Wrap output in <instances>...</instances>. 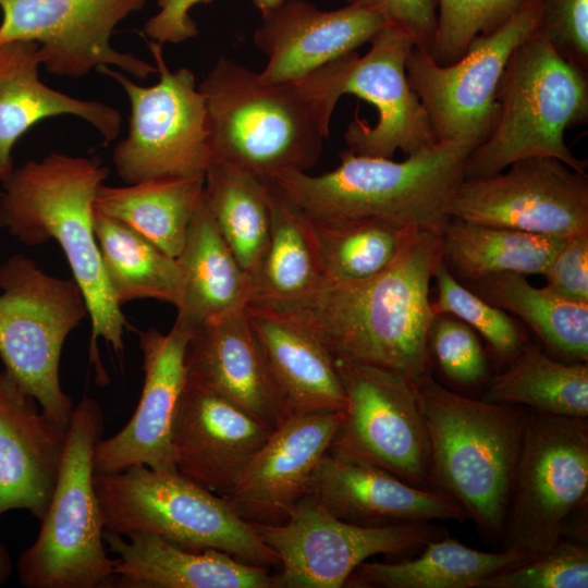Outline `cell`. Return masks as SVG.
Here are the masks:
<instances>
[{
    "instance_id": "obj_32",
    "label": "cell",
    "mask_w": 588,
    "mask_h": 588,
    "mask_svg": "<svg viewBox=\"0 0 588 588\" xmlns=\"http://www.w3.org/2000/svg\"><path fill=\"white\" fill-rule=\"evenodd\" d=\"M567 237L452 218L442 234L443 259L471 281L504 272L543 274Z\"/></svg>"
},
{
    "instance_id": "obj_10",
    "label": "cell",
    "mask_w": 588,
    "mask_h": 588,
    "mask_svg": "<svg viewBox=\"0 0 588 588\" xmlns=\"http://www.w3.org/2000/svg\"><path fill=\"white\" fill-rule=\"evenodd\" d=\"M88 314L75 280L47 274L24 254L0 265V358L4 370L41 409L68 429L74 411L60 385L68 335Z\"/></svg>"
},
{
    "instance_id": "obj_28",
    "label": "cell",
    "mask_w": 588,
    "mask_h": 588,
    "mask_svg": "<svg viewBox=\"0 0 588 588\" xmlns=\"http://www.w3.org/2000/svg\"><path fill=\"white\" fill-rule=\"evenodd\" d=\"M176 259L182 272V296L175 321L192 332L249 304L252 277L219 233L204 196Z\"/></svg>"
},
{
    "instance_id": "obj_22",
    "label": "cell",
    "mask_w": 588,
    "mask_h": 588,
    "mask_svg": "<svg viewBox=\"0 0 588 588\" xmlns=\"http://www.w3.org/2000/svg\"><path fill=\"white\" fill-rule=\"evenodd\" d=\"M307 493L338 518L366 527L467 518L445 493L413 486L365 462L327 452Z\"/></svg>"
},
{
    "instance_id": "obj_44",
    "label": "cell",
    "mask_w": 588,
    "mask_h": 588,
    "mask_svg": "<svg viewBox=\"0 0 588 588\" xmlns=\"http://www.w3.org/2000/svg\"><path fill=\"white\" fill-rule=\"evenodd\" d=\"M377 10L385 24L405 32L414 47L428 51L438 21V0H352Z\"/></svg>"
},
{
    "instance_id": "obj_8",
    "label": "cell",
    "mask_w": 588,
    "mask_h": 588,
    "mask_svg": "<svg viewBox=\"0 0 588 588\" xmlns=\"http://www.w3.org/2000/svg\"><path fill=\"white\" fill-rule=\"evenodd\" d=\"M103 430L100 405L84 397L66 432L58 480L35 542L17 561L27 588H112L117 559L103 542L93 453Z\"/></svg>"
},
{
    "instance_id": "obj_42",
    "label": "cell",
    "mask_w": 588,
    "mask_h": 588,
    "mask_svg": "<svg viewBox=\"0 0 588 588\" xmlns=\"http://www.w3.org/2000/svg\"><path fill=\"white\" fill-rule=\"evenodd\" d=\"M536 30L568 62L588 74V0H537Z\"/></svg>"
},
{
    "instance_id": "obj_41",
    "label": "cell",
    "mask_w": 588,
    "mask_h": 588,
    "mask_svg": "<svg viewBox=\"0 0 588 588\" xmlns=\"http://www.w3.org/2000/svg\"><path fill=\"white\" fill-rule=\"evenodd\" d=\"M429 348L452 381L471 385L488 372L486 354L473 329L462 320L437 314L429 330Z\"/></svg>"
},
{
    "instance_id": "obj_27",
    "label": "cell",
    "mask_w": 588,
    "mask_h": 588,
    "mask_svg": "<svg viewBox=\"0 0 588 588\" xmlns=\"http://www.w3.org/2000/svg\"><path fill=\"white\" fill-rule=\"evenodd\" d=\"M245 309L290 413L344 409L334 356L321 340L284 310L256 304Z\"/></svg>"
},
{
    "instance_id": "obj_1",
    "label": "cell",
    "mask_w": 588,
    "mask_h": 588,
    "mask_svg": "<svg viewBox=\"0 0 588 588\" xmlns=\"http://www.w3.org/2000/svg\"><path fill=\"white\" fill-rule=\"evenodd\" d=\"M443 261L442 235L420 232L379 274L323 281L313 296L281 310L310 329L334 357L375 365L416 384L430 372L436 314L429 286Z\"/></svg>"
},
{
    "instance_id": "obj_34",
    "label": "cell",
    "mask_w": 588,
    "mask_h": 588,
    "mask_svg": "<svg viewBox=\"0 0 588 588\" xmlns=\"http://www.w3.org/2000/svg\"><path fill=\"white\" fill-rule=\"evenodd\" d=\"M203 196L219 233L253 277L270 235L267 181L233 164L211 160L204 176Z\"/></svg>"
},
{
    "instance_id": "obj_24",
    "label": "cell",
    "mask_w": 588,
    "mask_h": 588,
    "mask_svg": "<svg viewBox=\"0 0 588 588\" xmlns=\"http://www.w3.org/2000/svg\"><path fill=\"white\" fill-rule=\"evenodd\" d=\"M68 429L0 370V515L27 510L41 520L58 480Z\"/></svg>"
},
{
    "instance_id": "obj_11",
    "label": "cell",
    "mask_w": 588,
    "mask_h": 588,
    "mask_svg": "<svg viewBox=\"0 0 588 588\" xmlns=\"http://www.w3.org/2000/svg\"><path fill=\"white\" fill-rule=\"evenodd\" d=\"M588 490L587 418L525 415L515 475L502 530L504 549L535 554L565 537L567 517Z\"/></svg>"
},
{
    "instance_id": "obj_6",
    "label": "cell",
    "mask_w": 588,
    "mask_h": 588,
    "mask_svg": "<svg viewBox=\"0 0 588 588\" xmlns=\"http://www.w3.org/2000/svg\"><path fill=\"white\" fill-rule=\"evenodd\" d=\"M495 100V124L467 157L464 179L490 176L535 156L554 157L586 172L587 161L572 154L565 132L588 121V74L536 29L511 53Z\"/></svg>"
},
{
    "instance_id": "obj_45",
    "label": "cell",
    "mask_w": 588,
    "mask_h": 588,
    "mask_svg": "<svg viewBox=\"0 0 588 588\" xmlns=\"http://www.w3.org/2000/svg\"><path fill=\"white\" fill-rule=\"evenodd\" d=\"M212 0H157L159 12L144 25V34L160 44H179L198 34L189 10L198 3ZM260 15L277 8L285 0H252ZM351 2L352 0H347Z\"/></svg>"
},
{
    "instance_id": "obj_36",
    "label": "cell",
    "mask_w": 588,
    "mask_h": 588,
    "mask_svg": "<svg viewBox=\"0 0 588 588\" xmlns=\"http://www.w3.org/2000/svg\"><path fill=\"white\" fill-rule=\"evenodd\" d=\"M487 401L519 404L537 413L587 418V362L562 363L524 345L511 365L494 376Z\"/></svg>"
},
{
    "instance_id": "obj_37",
    "label": "cell",
    "mask_w": 588,
    "mask_h": 588,
    "mask_svg": "<svg viewBox=\"0 0 588 588\" xmlns=\"http://www.w3.org/2000/svg\"><path fill=\"white\" fill-rule=\"evenodd\" d=\"M310 219L323 281L329 282H356L379 274L424 232L378 219Z\"/></svg>"
},
{
    "instance_id": "obj_12",
    "label": "cell",
    "mask_w": 588,
    "mask_h": 588,
    "mask_svg": "<svg viewBox=\"0 0 588 588\" xmlns=\"http://www.w3.org/2000/svg\"><path fill=\"white\" fill-rule=\"evenodd\" d=\"M147 44L159 74L155 85L140 86L109 66L97 70L117 81L131 103L128 134L113 149L115 171L127 185L204 175L212 160L204 95L191 70H169L162 44Z\"/></svg>"
},
{
    "instance_id": "obj_23",
    "label": "cell",
    "mask_w": 588,
    "mask_h": 588,
    "mask_svg": "<svg viewBox=\"0 0 588 588\" xmlns=\"http://www.w3.org/2000/svg\"><path fill=\"white\" fill-rule=\"evenodd\" d=\"M245 308L213 318L192 332L186 376L275 429L292 414Z\"/></svg>"
},
{
    "instance_id": "obj_40",
    "label": "cell",
    "mask_w": 588,
    "mask_h": 588,
    "mask_svg": "<svg viewBox=\"0 0 588 588\" xmlns=\"http://www.w3.org/2000/svg\"><path fill=\"white\" fill-rule=\"evenodd\" d=\"M588 549L563 539L551 550L483 579L477 588H587Z\"/></svg>"
},
{
    "instance_id": "obj_25",
    "label": "cell",
    "mask_w": 588,
    "mask_h": 588,
    "mask_svg": "<svg viewBox=\"0 0 588 588\" xmlns=\"http://www.w3.org/2000/svg\"><path fill=\"white\" fill-rule=\"evenodd\" d=\"M117 588H275L267 567L218 550L194 551L151 532L103 531Z\"/></svg>"
},
{
    "instance_id": "obj_19",
    "label": "cell",
    "mask_w": 588,
    "mask_h": 588,
    "mask_svg": "<svg viewBox=\"0 0 588 588\" xmlns=\"http://www.w3.org/2000/svg\"><path fill=\"white\" fill-rule=\"evenodd\" d=\"M192 331L175 321L168 333L156 328L139 332L144 385L130 421L94 448L95 474H112L132 466L176 471L171 448L175 408L186 381V348Z\"/></svg>"
},
{
    "instance_id": "obj_16",
    "label": "cell",
    "mask_w": 588,
    "mask_h": 588,
    "mask_svg": "<svg viewBox=\"0 0 588 588\" xmlns=\"http://www.w3.org/2000/svg\"><path fill=\"white\" fill-rule=\"evenodd\" d=\"M506 172L464 179L445 212L452 219L534 234L588 232V175L554 157L513 162Z\"/></svg>"
},
{
    "instance_id": "obj_43",
    "label": "cell",
    "mask_w": 588,
    "mask_h": 588,
    "mask_svg": "<svg viewBox=\"0 0 588 588\" xmlns=\"http://www.w3.org/2000/svg\"><path fill=\"white\" fill-rule=\"evenodd\" d=\"M543 275L554 294L588 304V232L568 236Z\"/></svg>"
},
{
    "instance_id": "obj_18",
    "label": "cell",
    "mask_w": 588,
    "mask_h": 588,
    "mask_svg": "<svg viewBox=\"0 0 588 588\" xmlns=\"http://www.w3.org/2000/svg\"><path fill=\"white\" fill-rule=\"evenodd\" d=\"M272 431L238 405L186 376L171 428L176 470L228 498Z\"/></svg>"
},
{
    "instance_id": "obj_30",
    "label": "cell",
    "mask_w": 588,
    "mask_h": 588,
    "mask_svg": "<svg viewBox=\"0 0 588 588\" xmlns=\"http://www.w3.org/2000/svg\"><path fill=\"white\" fill-rule=\"evenodd\" d=\"M537 555L516 548L499 552L478 551L444 536L428 542L415 558L393 563H360L345 586L477 588L483 579Z\"/></svg>"
},
{
    "instance_id": "obj_33",
    "label": "cell",
    "mask_w": 588,
    "mask_h": 588,
    "mask_svg": "<svg viewBox=\"0 0 588 588\" xmlns=\"http://www.w3.org/2000/svg\"><path fill=\"white\" fill-rule=\"evenodd\" d=\"M94 230L108 285L120 307L140 298L179 306L182 272L175 257L128 225L95 209Z\"/></svg>"
},
{
    "instance_id": "obj_21",
    "label": "cell",
    "mask_w": 588,
    "mask_h": 588,
    "mask_svg": "<svg viewBox=\"0 0 588 588\" xmlns=\"http://www.w3.org/2000/svg\"><path fill=\"white\" fill-rule=\"evenodd\" d=\"M385 25L375 9L351 1L335 10H320L307 0H285L261 14L254 33L267 64L264 83L298 81L338 57L369 42Z\"/></svg>"
},
{
    "instance_id": "obj_29",
    "label": "cell",
    "mask_w": 588,
    "mask_h": 588,
    "mask_svg": "<svg viewBox=\"0 0 588 588\" xmlns=\"http://www.w3.org/2000/svg\"><path fill=\"white\" fill-rule=\"evenodd\" d=\"M266 181L271 209L270 235L261 262L252 277L248 305L285 309L313 296L323 275L310 217L273 181Z\"/></svg>"
},
{
    "instance_id": "obj_39",
    "label": "cell",
    "mask_w": 588,
    "mask_h": 588,
    "mask_svg": "<svg viewBox=\"0 0 588 588\" xmlns=\"http://www.w3.org/2000/svg\"><path fill=\"white\" fill-rule=\"evenodd\" d=\"M438 299L434 314L451 315L478 331L503 358H513L524 346L513 319L501 308L464 287L441 262L434 273Z\"/></svg>"
},
{
    "instance_id": "obj_3",
    "label": "cell",
    "mask_w": 588,
    "mask_h": 588,
    "mask_svg": "<svg viewBox=\"0 0 588 588\" xmlns=\"http://www.w3.org/2000/svg\"><path fill=\"white\" fill-rule=\"evenodd\" d=\"M473 149L436 142L402 161L346 149L327 173L290 172L270 181L315 220L378 219L442 235L451 220L446 204Z\"/></svg>"
},
{
    "instance_id": "obj_2",
    "label": "cell",
    "mask_w": 588,
    "mask_h": 588,
    "mask_svg": "<svg viewBox=\"0 0 588 588\" xmlns=\"http://www.w3.org/2000/svg\"><path fill=\"white\" fill-rule=\"evenodd\" d=\"M110 174L102 160L50 152L14 168L2 182L0 228L22 244L56 241L85 297L91 323L89 362L98 384L108 383L97 340L124 352L127 321L108 285L94 230V201Z\"/></svg>"
},
{
    "instance_id": "obj_15",
    "label": "cell",
    "mask_w": 588,
    "mask_h": 588,
    "mask_svg": "<svg viewBox=\"0 0 588 588\" xmlns=\"http://www.w3.org/2000/svg\"><path fill=\"white\" fill-rule=\"evenodd\" d=\"M537 0H525L502 26L476 37L463 57L437 64L424 49L413 47L406 77L429 118L437 142H457L476 148L492 131L499 111L495 91L513 50L536 29Z\"/></svg>"
},
{
    "instance_id": "obj_9",
    "label": "cell",
    "mask_w": 588,
    "mask_h": 588,
    "mask_svg": "<svg viewBox=\"0 0 588 588\" xmlns=\"http://www.w3.org/2000/svg\"><path fill=\"white\" fill-rule=\"evenodd\" d=\"M360 57L356 50L338 57L295 81L327 134L339 98L345 94L371 103L378 121L371 126L355 117L344 132L356 155L390 158L396 150L409 156L437 142L427 112L406 77L414 47L402 29L385 24Z\"/></svg>"
},
{
    "instance_id": "obj_31",
    "label": "cell",
    "mask_w": 588,
    "mask_h": 588,
    "mask_svg": "<svg viewBox=\"0 0 588 588\" xmlns=\"http://www.w3.org/2000/svg\"><path fill=\"white\" fill-rule=\"evenodd\" d=\"M204 176L159 177L124 187L102 183L94 209L128 225L176 258L203 200Z\"/></svg>"
},
{
    "instance_id": "obj_20",
    "label": "cell",
    "mask_w": 588,
    "mask_h": 588,
    "mask_svg": "<svg viewBox=\"0 0 588 588\" xmlns=\"http://www.w3.org/2000/svg\"><path fill=\"white\" fill-rule=\"evenodd\" d=\"M344 409L293 414L273 429L225 498L249 523H283L342 424Z\"/></svg>"
},
{
    "instance_id": "obj_7",
    "label": "cell",
    "mask_w": 588,
    "mask_h": 588,
    "mask_svg": "<svg viewBox=\"0 0 588 588\" xmlns=\"http://www.w3.org/2000/svg\"><path fill=\"white\" fill-rule=\"evenodd\" d=\"M103 531L151 532L194 551L218 550L247 564H280L279 556L229 501L176 471L145 465L95 474Z\"/></svg>"
},
{
    "instance_id": "obj_5",
    "label": "cell",
    "mask_w": 588,
    "mask_h": 588,
    "mask_svg": "<svg viewBox=\"0 0 588 588\" xmlns=\"http://www.w3.org/2000/svg\"><path fill=\"white\" fill-rule=\"evenodd\" d=\"M198 89L212 160L264 180L306 172L318 162L329 134L295 82L264 83L259 73L222 57Z\"/></svg>"
},
{
    "instance_id": "obj_4",
    "label": "cell",
    "mask_w": 588,
    "mask_h": 588,
    "mask_svg": "<svg viewBox=\"0 0 588 588\" xmlns=\"http://www.w3.org/2000/svg\"><path fill=\"white\" fill-rule=\"evenodd\" d=\"M426 426L430 480L467 518L501 536L525 414L511 404L457 394L427 373L417 383Z\"/></svg>"
},
{
    "instance_id": "obj_46",
    "label": "cell",
    "mask_w": 588,
    "mask_h": 588,
    "mask_svg": "<svg viewBox=\"0 0 588 588\" xmlns=\"http://www.w3.org/2000/svg\"><path fill=\"white\" fill-rule=\"evenodd\" d=\"M12 573V562L5 547L0 544V586L3 585Z\"/></svg>"
},
{
    "instance_id": "obj_17",
    "label": "cell",
    "mask_w": 588,
    "mask_h": 588,
    "mask_svg": "<svg viewBox=\"0 0 588 588\" xmlns=\"http://www.w3.org/2000/svg\"><path fill=\"white\" fill-rule=\"evenodd\" d=\"M146 0H0V46L14 40L39 45L41 65L57 76L78 78L114 65L137 79L157 73L133 53L110 45L114 28Z\"/></svg>"
},
{
    "instance_id": "obj_38",
    "label": "cell",
    "mask_w": 588,
    "mask_h": 588,
    "mask_svg": "<svg viewBox=\"0 0 588 588\" xmlns=\"http://www.w3.org/2000/svg\"><path fill=\"white\" fill-rule=\"evenodd\" d=\"M525 0H438L437 28L428 49L439 65L465 54L471 41L502 26Z\"/></svg>"
},
{
    "instance_id": "obj_14",
    "label": "cell",
    "mask_w": 588,
    "mask_h": 588,
    "mask_svg": "<svg viewBox=\"0 0 588 588\" xmlns=\"http://www.w3.org/2000/svg\"><path fill=\"white\" fill-rule=\"evenodd\" d=\"M346 397L328 452L378 466L426 489L429 444L417 387L388 369L334 357Z\"/></svg>"
},
{
    "instance_id": "obj_13",
    "label": "cell",
    "mask_w": 588,
    "mask_h": 588,
    "mask_svg": "<svg viewBox=\"0 0 588 588\" xmlns=\"http://www.w3.org/2000/svg\"><path fill=\"white\" fill-rule=\"evenodd\" d=\"M279 556L275 588H340L376 554L407 558L445 536L434 524L366 527L344 522L310 494L303 495L280 524L252 523Z\"/></svg>"
},
{
    "instance_id": "obj_26",
    "label": "cell",
    "mask_w": 588,
    "mask_h": 588,
    "mask_svg": "<svg viewBox=\"0 0 588 588\" xmlns=\"http://www.w3.org/2000/svg\"><path fill=\"white\" fill-rule=\"evenodd\" d=\"M39 45L14 40L0 46V182L13 172L12 150L17 139L36 123L62 115H76L102 136L103 145L115 140L120 112L103 102L82 100L52 89L39 79Z\"/></svg>"
},
{
    "instance_id": "obj_35",
    "label": "cell",
    "mask_w": 588,
    "mask_h": 588,
    "mask_svg": "<svg viewBox=\"0 0 588 588\" xmlns=\"http://www.w3.org/2000/svg\"><path fill=\"white\" fill-rule=\"evenodd\" d=\"M481 297L523 319L554 353L571 362L588 358V304L565 299L526 275L504 272L475 281Z\"/></svg>"
}]
</instances>
